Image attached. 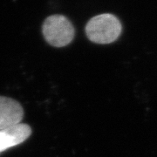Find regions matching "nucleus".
Segmentation results:
<instances>
[{
  "instance_id": "obj_1",
  "label": "nucleus",
  "mask_w": 157,
  "mask_h": 157,
  "mask_svg": "<svg viewBox=\"0 0 157 157\" xmlns=\"http://www.w3.org/2000/svg\"><path fill=\"white\" fill-rule=\"evenodd\" d=\"M122 26L114 15L104 13L92 17L86 25V33L92 42L96 44H110L121 33Z\"/></svg>"
},
{
  "instance_id": "obj_3",
  "label": "nucleus",
  "mask_w": 157,
  "mask_h": 157,
  "mask_svg": "<svg viewBox=\"0 0 157 157\" xmlns=\"http://www.w3.org/2000/svg\"><path fill=\"white\" fill-rule=\"evenodd\" d=\"M24 110L17 101L0 96V130L21 123Z\"/></svg>"
},
{
  "instance_id": "obj_2",
  "label": "nucleus",
  "mask_w": 157,
  "mask_h": 157,
  "mask_svg": "<svg viewBox=\"0 0 157 157\" xmlns=\"http://www.w3.org/2000/svg\"><path fill=\"white\" fill-rule=\"evenodd\" d=\"M43 35L48 44L55 47L69 45L74 38V27L62 15H52L45 20L42 27Z\"/></svg>"
},
{
  "instance_id": "obj_4",
  "label": "nucleus",
  "mask_w": 157,
  "mask_h": 157,
  "mask_svg": "<svg viewBox=\"0 0 157 157\" xmlns=\"http://www.w3.org/2000/svg\"><path fill=\"white\" fill-rule=\"evenodd\" d=\"M31 134V127L25 123H18L0 130V153L23 143L28 139Z\"/></svg>"
}]
</instances>
